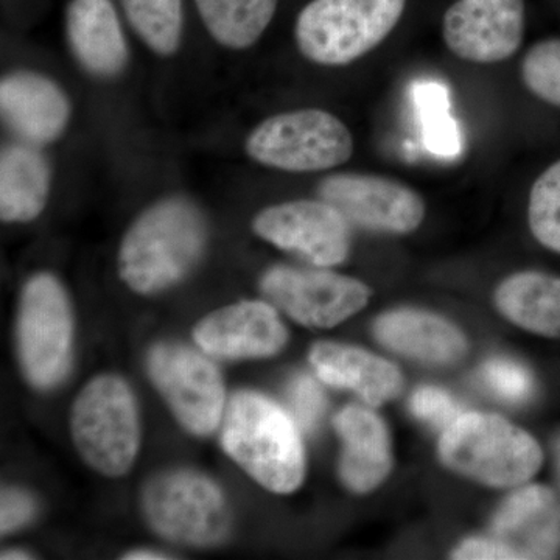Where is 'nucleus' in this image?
<instances>
[{
  "label": "nucleus",
  "mask_w": 560,
  "mask_h": 560,
  "mask_svg": "<svg viewBox=\"0 0 560 560\" xmlns=\"http://www.w3.org/2000/svg\"><path fill=\"white\" fill-rule=\"evenodd\" d=\"M221 442L228 455L271 492H294L304 480V447L296 423L260 394L243 390L232 397Z\"/></svg>",
  "instance_id": "1"
},
{
  "label": "nucleus",
  "mask_w": 560,
  "mask_h": 560,
  "mask_svg": "<svg viewBox=\"0 0 560 560\" xmlns=\"http://www.w3.org/2000/svg\"><path fill=\"white\" fill-rule=\"evenodd\" d=\"M206 228L190 202L172 198L151 206L121 242L119 272L138 293H156L178 282L205 249Z\"/></svg>",
  "instance_id": "2"
},
{
  "label": "nucleus",
  "mask_w": 560,
  "mask_h": 560,
  "mask_svg": "<svg viewBox=\"0 0 560 560\" xmlns=\"http://www.w3.org/2000/svg\"><path fill=\"white\" fill-rule=\"evenodd\" d=\"M440 456L448 469L490 488L525 485L544 463L539 442L529 433L486 412L459 415L445 427Z\"/></svg>",
  "instance_id": "3"
},
{
  "label": "nucleus",
  "mask_w": 560,
  "mask_h": 560,
  "mask_svg": "<svg viewBox=\"0 0 560 560\" xmlns=\"http://www.w3.org/2000/svg\"><path fill=\"white\" fill-rule=\"evenodd\" d=\"M405 9L407 0H312L298 16V47L316 65H350L388 38Z\"/></svg>",
  "instance_id": "4"
},
{
  "label": "nucleus",
  "mask_w": 560,
  "mask_h": 560,
  "mask_svg": "<svg viewBox=\"0 0 560 560\" xmlns=\"http://www.w3.org/2000/svg\"><path fill=\"white\" fill-rule=\"evenodd\" d=\"M72 436L81 458L103 475L120 477L139 451L135 396L116 375H101L84 386L72 410Z\"/></svg>",
  "instance_id": "5"
},
{
  "label": "nucleus",
  "mask_w": 560,
  "mask_h": 560,
  "mask_svg": "<svg viewBox=\"0 0 560 560\" xmlns=\"http://www.w3.org/2000/svg\"><path fill=\"white\" fill-rule=\"evenodd\" d=\"M254 161L283 172H320L338 167L353 154L349 128L323 109H298L261 121L246 140Z\"/></svg>",
  "instance_id": "6"
},
{
  "label": "nucleus",
  "mask_w": 560,
  "mask_h": 560,
  "mask_svg": "<svg viewBox=\"0 0 560 560\" xmlns=\"http://www.w3.org/2000/svg\"><path fill=\"white\" fill-rule=\"evenodd\" d=\"M560 552V500L547 486L529 485L512 493L485 537L463 541L453 559L544 560Z\"/></svg>",
  "instance_id": "7"
},
{
  "label": "nucleus",
  "mask_w": 560,
  "mask_h": 560,
  "mask_svg": "<svg viewBox=\"0 0 560 560\" xmlns=\"http://www.w3.org/2000/svg\"><path fill=\"white\" fill-rule=\"evenodd\" d=\"M142 506L153 529L179 544L215 545L230 530V510L223 493L197 471L158 475L143 489Z\"/></svg>",
  "instance_id": "8"
},
{
  "label": "nucleus",
  "mask_w": 560,
  "mask_h": 560,
  "mask_svg": "<svg viewBox=\"0 0 560 560\" xmlns=\"http://www.w3.org/2000/svg\"><path fill=\"white\" fill-rule=\"evenodd\" d=\"M72 330L61 283L46 272L33 276L22 291L18 348L22 370L36 388H51L68 374Z\"/></svg>",
  "instance_id": "9"
},
{
  "label": "nucleus",
  "mask_w": 560,
  "mask_h": 560,
  "mask_svg": "<svg viewBox=\"0 0 560 560\" xmlns=\"http://www.w3.org/2000/svg\"><path fill=\"white\" fill-rule=\"evenodd\" d=\"M151 381L191 433H212L224 410L223 378L215 364L197 350L160 345L149 355Z\"/></svg>",
  "instance_id": "10"
},
{
  "label": "nucleus",
  "mask_w": 560,
  "mask_h": 560,
  "mask_svg": "<svg viewBox=\"0 0 560 560\" xmlns=\"http://www.w3.org/2000/svg\"><path fill=\"white\" fill-rule=\"evenodd\" d=\"M318 194L350 224L368 231L410 234L425 219L427 206L420 194L388 176L338 173L320 180Z\"/></svg>",
  "instance_id": "11"
},
{
  "label": "nucleus",
  "mask_w": 560,
  "mask_h": 560,
  "mask_svg": "<svg viewBox=\"0 0 560 560\" xmlns=\"http://www.w3.org/2000/svg\"><path fill=\"white\" fill-rule=\"evenodd\" d=\"M261 291L290 318L313 329H327L355 315L372 294L359 279L289 267L268 271L261 279Z\"/></svg>",
  "instance_id": "12"
},
{
  "label": "nucleus",
  "mask_w": 560,
  "mask_h": 560,
  "mask_svg": "<svg viewBox=\"0 0 560 560\" xmlns=\"http://www.w3.org/2000/svg\"><path fill=\"white\" fill-rule=\"evenodd\" d=\"M254 231L264 241L323 268L348 259L352 243L349 221L324 200L271 206L256 217Z\"/></svg>",
  "instance_id": "13"
},
{
  "label": "nucleus",
  "mask_w": 560,
  "mask_h": 560,
  "mask_svg": "<svg viewBox=\"0 0 560 560\" xmlns=\"http://www.w3.org/2000/svg\"><path fill=\"white\" fill-rule=\"evenodd\" d=\"M525 0H456L442 18V38L459 60H510L525 36Z\"/></svg>",
  "instance_id": "14"
},
{
  "label": "nucleus",
  "mask_w": 560,
  "mask_h": 560,
  "mask_svg": "<svg viewBox=\"0 0 560 560\" xmlns=\"http://www.w3.org/2000/svg\"><path fill=\"white\" fill-rule=\"evenodd\" d=\"M195 341L217 359H265L289 340L285 326L270 304L245 301L210 313L195 327Z\"/></svg>",
  "instance_id": "15"
},
{
  "label": "nucleus",
  "mask_w": 560,
  "mask_h": 560,
  "mask_svg": "<svg viewBox=\"0 0 560 560\" xmlns=\"http://www.w3.org/2000/svg\"><path fill=\"white\" fill-rule=\"evenodd\" d=\"M3 120L24 142L43 145L60 138L70 105L55 81L36 72L10 73L0 84Z\"/></svg>",
  "instance_id": "16"
},
{
  "label": "nucleus",
  "mask_w": 560,
  "mask_h": 560,
  "mask_svg": "<svg viewBox=\"0 0 560 560\" xmlns=\"http://www.w3.org/2000/svg\"><path fill=\"white\" fill-rule=\"evenodd\" d=\"M342 441L341 480L357 493L371 492L385 481L393 467L385 422L363 407H348L334 419Z\"/></svg>",
  "instance_id": "17"
},
{
  "label": "nucleus",
  "mask_w": 560,
  "mask_h": 560,
  "mask_svg": "<svg viewBox=\"0 0 560 560\" xmlns=\"http://www.w3.org/2000/svg\"><path fill=\"white\" fill-rule=\"evenodd\" d=\"M311 363L327 385L350 389L372 407L399 396L404 377L388 360L366 350L337 342H318L311 350Z\"/></svg>",
  "instance_id": "18"
},
{
  "label": "nucleus",
  "mask_w": 560,
  "mask_h": 560,
  "mask_svg": "<svg viewBox=\"0 0 560 560\" xmlns=\"http://www.w3.org/2000/svg\"><path fill=\"white\" fill-rule=\"evenodd\" d=\"M374 335L386 349L423 363L452 364L467 352L466 337L451 320L412 308L378 316Z\"/></svg>",
  "instance_id": "19"
},
{
  "label": "nucleus",
  "mask_w": 560,
  "mask_h": 560,
  "mask_svg": "<svg viewBox=\"0 0 560 560\" xmlns=\"http://www.w3.org/2000/svg\"><path fill=\"white\" fill-rule=\"evenodd\" d=\"M66 28L77 60L94 75L114 77L127 66V39L110 0H72Z\"/></svg>",
  "instance_id": "20"
},
{
  "label": "nucleus",
  "mask_w": 560,
  "mask_h": 560,
  "mask_svg": "<svg viewBox=\"0 0 560 560\" xmlns=\"http://www.w3.org/2000/svg\"><path fill=\"white\" fill-rule=\"evenodd\" d=\"M497 308L515 326L560 340V276L521 271L497 287Z\"/></svg>",
  "instance_id": "21"
},
{
  "label": "nucleus",
  "mask_w": 560,
  "mask_h": 560,
  "mask_svg": "<svg viewBox=\"0 0 560 560\" xmlns=\"http://www.w3.org/2000/svg\"><path fill=\"white\" fill-rule=\"evenodd\" d=\"M50 189L46 158L32 143H14L0 158V215L3 221H31L43 212Z\"/></svg>",
  "instance_id": "22"
},
{
  "label": "nucleus",
  "mask_w": 560,
  "mask_h": 560,
  "mask_svg": "<svg viewBox=\"0 0 560 560\" xmlns=\"http://www.w3.org/2000/svg\"><path fill=\"white\" fill-rule=\"evenodd\" d=\"M212 38L230 49L259 40L275 18L279 0H195Z\"/></svg>",
  "instance_id": "23"
},
{
  "label": "nucleus",
  "mask_w": 560,
  "mask_h": 560,
  "mask_svg": "<svg viewBox=\"0 0 560 560\" xmlns=\"http://www.w3.org/2000/svg\"><path fill=\"white\" fill-rule=\"evenodd\" d=\"M412 101L427 150L441 158L456 156L460 151V132L452 116L447 88L440 81H419L412 86Z\"/></svg>",
  "instance_id": "24"
},
{
  "label": "nucleus",
  "mask_w": 560,
  "mask_h": 560,
  "mask_svg": "<svg viewBox=\"0 0 560 560\" xmlns=\"http://www.w3.org/2000/svg\"><path fill=\"white\" fill-rule=\"evenodd\" d=\"M128 21L143 43L160 55L178 50L183 35L180 0H120Z\"/></svg>",
  "instance_id": "25"
},
{
  "label": "nucleus",
  "mask_w": 560,
  "mask_h": 560,
  "mask_svg": "<svg viewBox=\"0 0 560 560\" xmlns=\"http://www.w3.org/2000/svg\"><path fill=\"white\" fill-rule=\"evenodd\" d=\"M528 223L541 246L560 254V160L534 180L529 191Z\"/></svg>",
  "instance_id": "26"
},
{
  "label": "nucleus",
  "mask_w": 560,
  "mask_h": 560,
  "mask_svg": "<svg viewBox=\"0 0 560 560\" xmlns=\"http://www.w3.org/2000/svg\"><path fill=\"white\" fill-rule=\"evenodd\" d=\"M521 72L530 94L560 108V38L541 39L530 46L523 57Z\"/></svg>",
  "instance_id": "27"
},
{
  "label": "nucleus",
  "mask_w": 560,
  "mask_h": 560,
  "mask_svg": "<svg viewBox=\"0 0 560 560\" xmlns=\"http://www.w3.org/2000/svg\"><path fill=\"white\" fill-rule=\"evenodd\" d=\"M482 382L500 399L518 404L533 394V375L515 361L489 360L481 370Z\"/></svg>",
  "instance_id": "28"
},
{
  "label": "nucleus",
  "mask_w": 560,
  "mask_h": 560,
  "mask_svg": "<svg viewBox=\"0 0 560 560\" xmlns=\"http://www.w3.org/2000/svg\"><path fill=\"white\" fill-rule=\"evenodd\" d=\"M410 407L412 415L434 427L451 425L460 415L458 401L451 394L436 386H422L412 394Z\"/></svg>",
  "instance_id": "29"
},
{
  "label": "nucleus",
  "mask_w": 560,
  "mask_h": 560,
  "mask_svg": "<svg viewBox=\"0 0 560 560\" xmlns=\"http://www.w3.org/2000/svg\"><path fill=\"white\" fill-rule=\"evenodd\" d=\"M290 404L294 422L301 430L308 433L315 429L326 408L323 389L308 375H301L291 383Z\"/></svg>",
  "instance_id": "30"
},
{
  "label": "nucleus",
  "mask_w": 560,
  "mask_h": 560,
  "mask_svg": "<svg viewBox=\"0 0 560 560\" xmlns=\"http://www.w3.org/2000/svg\"><path fill=\"white\" fill-rule=\"evenodd\" d=\"M35 504L27 493L16 489H3L0 503V529L2 534L21 528L31 521Z\"/></svg>",
  "instance_id": "31"
},
{
  "label": "nucleus",
  "mask_w": 560,
  "mask_h": 560,
  "mask_svg": "<svg viewBox=\"0 0 560 560\" xmlns=\"http://www.w3.org/2000/svg\"><path fill=\"white\" fill-rule=\"evenodd\" d=\"M124 559H130V560H160V559H167V556L161 555V552L156 551H131L128 552L127 556H125Z\"/></svg>",
  "instance_id": "32"
},
{
  "label": "nucleus",
  "mask_w": 560,
  "mask_h": 560,
  "mask_svg": "<svg viewBox=\"0 0 560 560\" xmlns=\"http://www.w3.org/2000/svg\"><path fill=\"white\" fill-rule=\"evenodd\" d=\"M2 560H13V559H31V556L27 555V552L20 551V550H10V551H3L2 556H0Z\"/></svg>",
  "instance_id": "33"
},
{
  "label": "nucleus",
  "mask_w": 560,
  "mask_h": 560,
  "mask_svg": "<svg viewBox=\"0 0 560 560\" xmlns=\"http://www.w3.org/2000/svg\"><path fill=\"white\" fill-rule=\"evenodd\" d=\"M559 458H560V447H559Z\"/></svg>",
  "instance_id": "34"
}]
</instances>
